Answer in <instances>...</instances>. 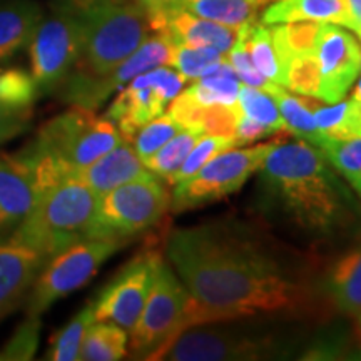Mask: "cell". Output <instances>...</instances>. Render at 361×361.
<instances>
[{
  "label": "cell",
  "mask_w": 361,
  "mask_h": 361,
  "mask_svg": "<svg viewBox=\"0 0 361 361\" xmlns=\"http://www.w3.org/2000/svg\"><path fill=\"white\" fill-rule=\"evenodd\" d=\"M166 256L191 295L188 328L226 319H314L329 301L314 264L236 219L173 229Z\"/></svg>",
  "instance_id": "6da1fadb"
},
{
  "label": "cell",
  "mask_w": 361,
  "mask_h": 361,
  "mask_svg": "<svg viewBox=\"0 0 361 361\" xmlns=\"http://www.w3.org/2000/svg\"><path fill=\"white\" fill-rule=\"evenodd\" d=\"M264 194L298 228L326 236L346 223V194L335 169L310 142L278 139L259 168Z\"/></svg>",
  "instance_id": "7a4b0ae2"
},
{
  "label": "cell",
  "mask_w": 361,
  "mask_h": 361,
  "mask_svg": "<svg viewBox=\"0 0 361 361\" xmlns=\"http://www.w3.org/2000/svg\"><path fill=\"white\" fill-rule=\"evenodd\" d=\"M82 49L59 96L80 106L87 90L111 75L152 32L149 17L135 0H97L80 13Z\"/></svg>",
  "instance_id": "3957f363"
},
{
  "label": "cell",
  "mask_w": 361,
  "mask_h": 361,
  "mask_svg": "<svg viewBox=\"0 0 361 361\" xmlns=\"http://www.w3.org/2000/svg\"><path fill=\"white\" fill-rule=\"evenodd\" d=\"M99 196L74 174L59 180L35 202L12 236V243L37 251L45 259L89 239Z\"/></svg>",
  "instance_id": "277c9868"
},
{
  "label": "cell",
  "mask_w": 361,
  "mask_h": 361,
  "mask_svg": "<svg viewBox=\"0 0 361 361\" xmlns=\"http://www.w3.org/2000/svg\"><path fill=\"white\" fill-rule=\"evenodd\" d=\"M121 141H124L123 135L109 117L72 106L69 111L49 119L34 141L19 152L35 164L71 176L92 164Z\"/></svg>",
  "instance_id": "5b68a950"
},
{
  "label": "cell",
  "mask_w": 361,
  "mask_h": 361,
  "mask_svg": "<svg viewBox=\"0 0 361 361\" xmlns=\"http://www.w3.org/2000/svg\"><path fill=\"white\" fill-rule=\"evenodd\" d=\"M290 340L263 323L226 319L186 328L180 331L161 360L228 361L269 360L291 353Z\"/></svg>",
  "instance_id": "8992f818"
},
{
  "label": "cell",
  "mask_w": 361,
  "mask_h": 361,
  "mask_svg": "<svg viewBox=\"0 0 361 361\" xmlns=\"http://www.w3.org/2000/svg\"><path fill=\"white\" fill-rule=\"evenodd\" d=\"M191 295L164 258L157 259L151 291L137 323L130 329V353L139 360H161L174 338L188 328Z\"/></svg>",
  "instance_id": "52a82bcc"
},
{
  "label": "cell",
  "mask_w": 361,
  "mask_h": 361,
  "mask_svg": "<svg viewBox=\"0 0 361 361\" xmlns=\"http://www.w3.org/2000/svg\"><path fill=\"white\" fill-rule=\"evenodd\" d=\"M171 207V194L157 176L134 179L99 196L89 239H116L124 245L159 224Z\"/></svg>",
  "instance_id": "ba28073f"
},
{
  "label": "cell",
  "mask_w": 361,
  "mask_h": 361,
  "mask_svg": "<svg viewBox=\"0 0 361 361\" xmlns=\"http://www.w3.org/2000/svg\"><path fill=\"white\" fill-rule=\"evenodd\" d=\"M116 239H82L54 255L37 278L27 298V316H39L56 301L78 291L96 276L99 268L123 247Z\"/></svg>",
  "instance_id": "9c48e42d"
},
{
  "label": "cell",
  "mask_w": 361,
  "mask_h": 361,
  "mask_svg": "<svg viewBox=\"0 0 361 361\" xmlns=\"http://www.w3.org/2000/svg\"><path fill=\"white\" fill-rule=\"evenodd\" d=\"M278 139L250 149H228L213 157L191 178L176 184L171 194L174 213L197 209L238 192L252 174L258 173L264 157Z\"/></svg>",
  "instance_id": "30bf717a"
},
{
  "label": "cell",
  "mask_w": 361,
  "mask_h": 361,
  "mask_svg": "<svg viewBox=\"0 0 361 361\" xmlns=\"http://www.w3.org/2000/svg\"><path fill=\"white\" fill-rule=\"evenodd\" d=\"M82 49V22L78 13L56 6L51 16L40 19L29 42L30 67L39 92H57Z\"/></svg>",
  "instance_id": "8fae6325"
},
{
  "label": "cell",
  "mask_w": 361,
  "mask_h": 361,
  "mask_svg": "<svg viewBox=\"0 0 361 361\" xmlns=\"http://www.w3.org/2000/svg\"><path fill=\"white\" fill-rule=\"evenodd\" d=\"M186 82L184 75L166 66L142 72L121 89L106 117L116 124L124 141L133 142L144 124L164 114L166 106L184 89Z\"/></svg>",
  "instance_id": "7c38bea8"
},
{
  "label": "cell",
  "mask_w": 361,
  "mask_h": 361,
  "mask_svg": "<svg viewBox=\"0 0 361 361\" xmlns=\"http://www.w3.org/2000/svg\"><path fill=\"white\" fill-rule=\"evenodd\" d=\"M161 256L156 247H146L104 286L92 303L96 322L114 323L126 331L134 328L146 305L152 274Z\"/></svg>",
  "instance_id": "4fadbf2b"
},
{
  "label": "cell",
  "mask_w": 361,
  "mask_h": 361,
  "mask_svg": "<svg viewBox=\"0 0 361 361\" xmlns=\"http://www.w3.org/2000/svg\"><path fill=\"white\" fill-rule=\"evenodd\" d=\"M314 54L322 72V101L340 102L361 72L360 42L341 25L322 24Z\"/></svg>",
  "instance_id": "5bb4252c"
},
{
  "label": "cell",
  "mask_w": 361,
  "mask_h": 361,
  "mask_svg": "<svg viewBox=\"0 0 361 361\" xmlns=\"http://www.w3.org/2000/svg\"><path fill=\"white\" fill-rule=\"evenodd\" d=\"M40 196L30 161L17 152H0V241L22 224Z\"/></svg>",
  "instance_id": "9a60e30c"
},
{
  "label": "cell",
  "mask_w": 361,
  "mask_h": 361,
  "mask_svg": "<svg viewBox=\"0 0 361 361\" xmlns=\"http://www.w3.org/2000/svg\"><path fill=\"white\" fill-rule=\"evenodd\" d=\"M151 30L168 39L173 45L211 47L226 57L236 42L238 30L218 22L202 19L194 13L178 8L149 17Z\"/></svg>",
  "instance_id": "2e32d148"
},
{
  "label": "cell",
  "mask_w": 361,
  "mask_h": 361,
  "mask_svg": "<svg viewBox=\"0 0 361 361\" xmlns=\"http://www.w3.org/2000/svg\"><path fill=\"white\" fill-rule=\"evenodd\" d=\"M47 259L30 247L0 241V319L22 303Z\"/></svg>",
  "instance_id": "e0dca14e"
},
{
  "label": "cell",
  "mask_w": 361,
  "mask_h": 361,
  "mask_svg": "<svg viewBox=\"0 0 361 361\" xmlns=\"http://www.w3.org/2000/svg\"><path fill=\"white\" fill-rule=\"evenodd\" d=\"M74 176L92 189L97 196H104L121 184L154 174L144 166L133 142L121 141L114 149L99 157L92 164L75 171Z\"/></svg>",
  "instance_id": "ac0fdd59"
},
{
  "label": "cell",
  "mask_w": 361,
  "mask_h": 361,
  "mask_svg": "<svg viewBox=\"0 0 361 361\" xmlns=\"http://www.w3.org/2000/svg\"><path fill=\"white\" fill-rule=\"evenodd\" d=\"M300 20L336 24L346 29L351 24L346 0H273L261 13V24L266 25Z\"/></svg>",
  "instance_id": "d6986e66"
},
{
  "label": "cell",
  "mask_w": 361,
  "mask_h": 361,
  "mask_svg": "<svg viewBox=\"0 0 361 361\" xmlns=\"http://www.w3.org/2000/svg\"><path fill=\"white\" fill-rule=\"evenodd\" d=\"M323 290L336 311L358 318L361 314V246L343 255L323 279Z\"/></svg>",
  "instance_id": "ffe728a7"
},
{
  "label": "cell",
  "mask_w": 361,
  "mask_h": 361,
  "mask_svg": "<svg viewBox=\"0 0 361 361\" xmlns=\"http://www.w3.org/2000/svg\"><path fill=\"white\" fill-rule=\"evenodd\" d=\"M42 8L32 0H11L0 4V64L29 45Z\"/></svg>",
  "instance_id": "44dd1931"
},
{
  "label": "cell",
  "mask_w": 361,
  "mask_h": 361,
  "mask_svg": "<svg viewBox=\"0 0 361 361\" xmlns=\"http://www.w3.org/2000/svg\"><path fill=\"white\" fill-rule=\"evenodd\" d=\"M271 2L273 0H183V11L238 30L255 22Z\"/></svg>",
  "instance_id": "7402d4cb"
},
{
  "label": "cell",
  "mask_w": 361,
  "mask_h": 361,
  "mask_svg": "<svg viewBox=\"0 0 361 361\" xmlns=\"http://www.w3.org/2000/svg\"><path fill=\"white\" fill-rule=\"evenodd\" d=\"M239 89H241V80L238 79L228 59H224L206 75L192 80V84L184 89V92L202 106H214V104L231 106L238 102Z\"/></svg>",
  "instance_id": "603a6c76"
},
{
  "label": "cell",
  "mask_w": 361,
  "mask_h": 361,
  "mask_svg": "<svg viewBox=\"0 0 361 361\" xmlns=\"http://www.w3.org/2000/svg\"><path fill=\"white\" fill-rule=\"evenodd\" d=\"M316 126L323 135L335 141H350L361 137V102L350 99L331 106H318L313 109Z\"/></svg>",
  "instance_id": "cb8c5ba5"
},
{
  "label": "cell",
  "mask_w": 361,
  "mask_h": 361,
  "mask_svg": "<svg viewBox=\"0 0 361 361\" xmlns=\"http://www.w3.org/2000/svg\"><path fill=\"white\" fill-rule=\"evenodd\" d=\"M128 331L109 322L92 323L79 350L82 361H117L128 355Z\"/></svg>",
  "instance_id": "d4e9b609"
},
{
  "label": "cell",
  "mask_w": 361,
  "mask_h": 361,
  "mask_svg": "<svg viewBox=\"0 0 361 361\" xmlns=\"http://www.w3.org/2000/svg\"><path fill=\"white\" fill-rule=\"evenodd\" d=\"M322 24L311 20L300 22H284V24L271 25V37H273L274 51L281 61L283 71L284 64L298 56L316 52Z\"/></svg>",
  "instance_id": "484cf974"
},
{
  "label": "cell",
  "mask_w": 361,
  "mask_h": 361,
  "mask_svg": "<svg viewBox=\"0 0 361 361\" xmlns=\"http://www.w3.org/2000/svg\"><path fill=\"white\" fill-rule=\"evenodd\" d=\"M238 32L243 35L245 44L250 52L252 64L256 66L261 74L274 84L283 85L284 87V71L281 61L278 59V54L274 51L273 37H271V27L266 24H256L250 22L239 27Z\"/></svg>",
  "instance_id": "4316f807"
},
{
  "label": "cell",
  "mask_w": 361,
  "mask_h": 361,
  "mask_svg": "<svg viewBox=\"0 0 361 361\" xmlns=\"http://www.w3.org/2000/svg\"><path fill=\"white\" fill-rule=\"evenodd\" d=\"M273 99L276 101L279 114L286 124V133L296 135V139H301V141L310 142L311 146L322 149L328 137L318 129L313 111L306 106L303 97L291 96L286 87H283L274 94Z\"/></svg>",
  "instance_id": "83f0119b"
},
{
  "label": "cell",
  "mask_w": 361,
  "mask_h": 361,
  "mask_svg": "<svg viewBox=\"0 0 361 361\" xmlns=\"http://www.w3.org/2000/svg\"><path fill=\"white\" fill-rule=\"evenodd\" d=\"M200 137H202V135L191 133V130L180 129L164 146L157 149L154 154L146 157L142 161L144 166L152 174L169 184L171 178L180 168V164H183L189 152H191V149L196 146V142L200 141Z\"/></svg>",
  "instance_id": "f1b7e54d"
},
{
  "label": "cell",
  "mask_w": 361,
  "mask_h": 361,
  "mask_svg": "<svg viewBox=\"0 0 361 361\" xmlns=\"http://www.w3.org/2000/svg\"><path fill=\"white\" fill-rule=\"evenodd\" d=\"M96 322L94 318L92 303L79 311L69 323L66 324L61 331L51 338V346H49L45 360L52 361H74L79 360V350L82 345L84 335L87 328Z\"/></svg>",
  "instance_id": "f546056e"
},
{
  "label": "cell",
  "mask_w": 361,
  "mask_h": 361,
  "mask_svg": "<svg viewBox=\"0 0 361 361\" xmlns=\"http://www.w3.org/2000/svg\"><path fill=\"white\" fill-rule=\"evenodd\" d=\"M319 151L361 196V137L350 141L326 139Z\"/></svg>",
  "instance_id": "4dcf8cb0"
},
{
  "label": "cell",
  "mask_w": 361,
  "mask_h": 361,
  "mask_svg": "<svg viewBox=\"0 0 361 361\" xmlns=\"http://www.w3.org/2000/svg\"><path fill=\"white\" fill-rule=\"evenodd\" d=\"M39 94L32 74L20 67L0 69V102L16 109H34Z\"/></svg>",
  "instance_id": "1f68e13d"
},
{
  "label": "cell",
  "mask_w": 361,
  "mask_h": 361,
  "mask_svg": "<svg viewBox=\"0 0 361 361\" xmlns=\"http://www.w3.org/2000/svg\"><path fill=\"white\" fill-rule=\"evenodd\" d=\"M224 56L211 47H192V45H173L169 66L176 67L186 80H196L206 75L213 67L224 61Z\"/></svg>",
  "instance_id": "d6a6232c"
},
{
  "label": "cell",
  "mask_w": 361,
  "mask_h": 361,
  "mask_svg": "<svg viewBox=\"0 0 361 361\" xmlns=\"http://www.w3.org/2000/svg\"><path fill=\"white\" fill-rule=\"evenodd\" d=\"M284 87L322 101V72L316 54L298 56L284 64Z\"/></svg>",
  "instance_id": "836d02e7"
},
{
  "label": "cell",
  "mask_w": 361,
  "mask_h": 361,
  "mask_svg": "<svg viewBox=\"0 0 361 361\" xmlns=\"http://www.w3.org/2000/svg\"><path fill=\"white\" fill-rule=\"evenodd\" d=\"M238 104L243 114L268 126L274 133H286V124L279 114L276 101L269 94L250 87V85H241L238 94Z\"/></svg>",
  "instance_id": "e575fe53"
},
{
  "label": "cell",
  "mask_w": 361,
  "mask_h": 361,
  "mask_svg": "<svg viewBox=\"0 0 361 361\" xmlns=\"http://www.w3.org/2000/svg\"><path fill=\"white\" fill-rule=\"evenodd\" d=\"M233 147H236V141L234 139L218 137V135H202V137H200V141L196 142V146L191 149V152H189L183 164H180V168L171 178L169 184L174 186V184L180 183V180L191 178L192 174H196L213 157Z\"/></svg>",
  "instance_id": "d590c367"
},
{
  "label": "cell",
  "mask_w": 361,
  "mask_h": 361,
  "mask_svg": "<svg viewBox=\"0 0 361 361\" xmlns=\"http://www.w3.org/2000/svg\"><path fill=\"white\" fill-rule=\"evenodd\" d=\"M226 59H228V62L231 64L234 72H236L238 79L241 80L245 85H250V87L263 90V92L269 94L271 97H273L278 90L283 89V85L274 84L273 80L264 78V75L261 74L258 69H256V66L252 64V61H251L250 52H247L245 39H243V35L239 32H238L236 42H234L233 49L228 52Z\"/></svg>",
  "instance_id": "8d00e7d4"
},
{
  "label": "cell",
  "mask_w": 361,
  "mask_h": 361,
  "mask_svg": "<svg viewBox=\"0 0 361 361\" xmlns=\"http://www.w3.org/2000/svg\"><path fill=\"white\" fill-rule=\"evenodd\" d=\"M180 130L179 124L169 114H161L156 119L149 121L137 130L134 137V149L141 161L152 156L157 149L164 146L171 137H174Z\"/></svg>",
  "instance_id": "74e56055"
},
{
  "label": "cell",
  "mask_w": 361,
  "mask_h": 361,
  "mask_svg": "<svg viewBox=\"0 0 361 361\" xmlns=\"http://www.w3.org/2000/svg\"><path fill=\"white\" fill-rule=\"evenodd\" d=\"M40 336V318L39 316H27L24 323L17 328L13 336L0 350V360H32L39 348Z\"/></svg>",
  "instance_id": "f35d334b"
},
{
  "label": "cell",
  "mask_w": 361,
  "mask_h": 361,
  "mask_svg": "<svg viewBox=\"0 0 361 361\" xmlns=\"http://www.w3.org/2000/svg\"><path fill=\"white\" fill-rule=\"evenodd\" d=\"M34 109H16L0 102V144L19 137L30 128Z\"/></svg>",
  "instance_id": "ab89813d"
},
{
  "label": "cell",
  "mask_w": 361,
  "mask_h": 361,
  "mask_svg": "<svg viewBox=\"0 0 361 361\" xmlns=\"http://www.w3.org/2000/svg\"><path fill=\"white\" fill-rule=\"evenodd\" d=\"M274 130L268 128V126L258 123L252 117L243 114L238 121L236 128V147L245 146V144H251L255 141H259V139L268 137V135H273Z\"/></svg>",
  "instance_id": "60d3db41"
},
{
  "label": "cell",
  "mask_w": 361,
  "mask_h": 361,
  "mask_svg": "<svg viewBox=\"0 0 361 361\" xmlns=\"http://www.w3.org/2000/svg\"><path fill=\"white\" fill-rule=\"evenodd\" d=\"M135 2L141 4L147 17H154L159 16V13L183 8V0H135Z\"/></svg>",
  "instance_id": "b9f144b4"
},
{
  "label": "cell",
  "mask_w": 361,
  "mask_h": 361,
  "mask_svg": "<svg viewBox=\"0 0 361 361\" xmlns=\"http://www.w3.org/2000/svg\"><path fill=\"white\" fill-rule=\"evenodd\" d=\"M350 12V30L361 37V0H346Z\"/></svg>",
  "instance_id": "7bdbcfd3"
},
{
  "label": "cell",
  "mask_w": 361,
  "mask_h": 361,
  "mask_svg": "<svg viewBox=\"0 0 361 361\" xmlns=\"http://www.w3.org/2000/svg\"><path fill=\"white\" fill-rule=\"evenodd\" d=\"M96 2L97 0H57V6L64 7V8H67V11L80 16V13L89 11V8L92 7Z\"/></svg>",
  "instance_id": "ee69618b"
},
{
  "label": "cell",
  "mask_w": 361,
  "mask_h": 361,
  "mask_svg": "<svg viewBox=\"0 0 361 361\" xmlns=\"http://www.w3.org/2000/svg\"><path fill=\"white\" fill-rule=\"evenodd\" d=\"M351 99H355V101L361 102V78H360V80H358V84L355 85L353 92H351Z\"/></svg>",
  "instance_id": "f6af8a7d"
},
{
  "label": "cell",
  "mask_w": 361,
  "mask_h": 361,
  "mask_svg": "<svg viewBox=\"0 0 361 361\" xmlns=\"http://www.w3.org/2000/svg\"><path fill=\"white\" fill-rule=\"evenodd\" d=\"M358 319H360V322H358V326H360V333H361V314L358 316Z\"/></svg>",
  "instance_id": "bcb514c9"
},
{
  "label": "cell",
  "mask_w": 361,
  "mask_h": 361,
  "mask_svg": "<svg viewBox=\"0 0 361 361\" xmlns=\"http://www.w3.org/2000/svg\"><path fill=\"white\" fill-rule=\"evenodd\" d=\"M360 39H361V37H360Z\"/></svg>",
  "instance_id": "7dc6e473"
}]
</instances>
